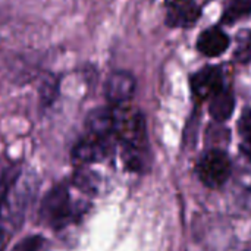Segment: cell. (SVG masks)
<instances>
[{
  "label": "cell",
  "mask_w": 251,
  "mask_h": 251,
  "mask_svg": "<svg viewBox=\"0 0 251 251\" xmlns=\"http://www.w3.org/2000/svg\"><path fill=\"white\" fill-rule=\"evenodd\" d=\"M115 135L119 138L124 149L144 151L147 147V126L144 115L137 109H129L126 104L115 106Z\"/></svg>",
  "instance_id": "cell-3"
},
{
  "label": "cell",
  "mask_w": 251,
  "mask_h": 251,
  "mask_svg": "<svg viewBox=\"0 0 251 251\" xmlns=\"http://www.w3.org/2000/svg\"><path fill=\"white\" fill-rule=\"evenodd\" d=\"M82 196H90L74 179L56 185L47 193L40 207V218L53 228H63L76 221L85 210L87 201Z\"/></svg>",
  "instance_id": "cell-1"
},
{
  "label": "cell",
  "mask_w": 251,
  "mask_h": 251,
  "mask_svg": "<svg viewBox=\"0 0 251 251\" xmlns=\"http://www.w3.org/2000/svg\"><path fill=\"white\" fill-rule=\"evenodd\" d=\"M235 110V97L228 88H222L209 99V113L213 121L225 122Z\"/></svg>",
  "instance_id": "cell-11"
},
{
  "label": "cell",
  "mask_w": 251,
  "mask_h": 251,
  "mask_svg": "<svg viewBox=\"0 0 251 251\" xmlns=\"http://www.w3.org/2000/svg\"><path fill=\"white\" fill-rule=\"evenodd\" d=\"M29 196V182L22 176L9 182L0 203V234L4 241L9 235H13L19 229V225L24 222Z\"/></svg>",
  "instance_id": "cell-2"
},
{
  "label": "cell",
  "mask_w": 251,
  "mask_h": 251,
  "mask_svg": "<svg viewBox=\"0 0 251 251\" xmlns=\"http://www.w3.org/2000/svg\"><path fill=\"white\" fill-rule=\"evenodd\" d=\"M137 81L132 74L126 71H115L109 75L104 84V96L113 106L126 104L135 94Z\"/></svg>",
  "instance_id": "cell-5"
},
{
  "label": "cell",
  "mask_w": 251,
  "mask_h": 251,
  "mask_svg": "<svg viewBox=\"0 0 251 251\" xmlns=\"http://www.w3.org/2000/svg\"><path fill=\"white\" fill-rule=\"evenodd\" d=\"M44 246V240L40 235L26 237L21 243H18L10 251H40Z\"/></svg>",
  "instance_id": "cell-13"
},
{
  "label": "cell",
  "mask_w": 251,
  "mask_h": 251,
  "mask_svg": "<svg viewBox=\"0 0 251 251\" xmlns=\"http://www.w3.org/2000/svg\"><path fill=\"white\" fill-rule=\"evenodd\" d=\"M166 24L172 28H191L199 21L201 10L196 0H165Z\"/></svg>",
  "instance_id": "cell-6"
},
{
  "label": "cell",
  "mask_w": 251,
  "mask_h": 251,
  "mask_svg": "<svg viewBox=\"0 0 251 251\" xmlns=\"http://www.w3.org/2000/svg\"><path fill=\"white\" fill-rule=\"evenodd\" d=\"M251 15V0H231L222 16L224 24H235Z\"/></svg>",
  "instance_id": "cell-12"
},
{
  "label": "cell",
  "mask_w": 251,
  "mask_h": 251,
  "mask_svg": "<svg viewBox=\"0 0 251 251\" xmlns=\"http://www.w3.org/2000/svg\"><path fill=\"white\" fill-rule=\"evenodd\" d=\"M115 110L109 107H99L91 110L85 119L87 135L94 138H110L115 135Z\"/></svg>",
  "instance_id": "cell-10"
},
{
  "label": "cell",
  "mask_w": 251,
  "mask_h": 251,
  "mask_svg": "<svg viewBox=\"0 0 251 251\" xmlns=\"http://www.w3.org/2000/svg\"><path fill=\"white\" fill-rule=\"evenodd\" d=\"M7 185H9V182L6 181V175H4V172H3V169L0 166V203H1V199L4 196L6 190H7Z\"/></svg>",
  "instance_id": "cell-16"
},
{
  "label": "cell",
  "mask_w": 251,
  "mask_h": 251,
  "mask_svg": "<svg viewBox=\"0 0 251 251\" xmlns=\"http://www.w3.org/2000/svg\"><path fill=\"white\" fill-rule=\"evenodd\" d=\"M193 94L200 100H209L218 91L225 88L224 74L219 66H206L194 72L190 79Z\"/></svg>",
  "instance_id": "cell-8"
},
{
  "label": "cell",
  "mask_w": 251,
  "mask_h": 251,
  "mask_svg": "<svg viewBox=\"0 0 251 251\" xmlns=\"http://www.w3.org/2000/svg\"><path fill=\"white\" fill-rule=\"evenodd\" d=\"M196 174L206 187L219 188L231 176V159L224 150L210 149L199 159Z\"/></svg>",
  "instance_id": "cell-4"
},
{
  "label": "cell",
  "mask_w": 251,
  "mask_h": 251,
  "mask_svg": "<svg viewBox=\"0 0 251 251\" xmlns=\"http://www.w3.org/2000/svg\"><path fill=\"white\" fill-rule=\"evenodd\" d=\"M112 153L110 138H94L87 135L78 141L72 150V159L78 165H91L103 162Z\"/></svg>",
  "instance_id": "cell-7"
},
{
  "label": "cell",
  "mask_w": 251,
  "mask_h": 251,
  "mask_svg": "<svg viewBox=\"0 0 251 251\" xmlns=\"http://www.w3.org/2000/svg\"><path fill=\"white\" fill-rule=\"evenodd\" d=\"M240 150L244 154V157L251 163V138L250 140H243V143L240 146Z\"/></svg>",
  "instance_id": "cell-15"
},
{
  "label": "cell",
  "mask_w": 251,
  "mask_h": 251,
  "mask_svg": "<svg viewBox=\"0 0 251 251\" xmlns=\"http://www.w3.org/2000/svg\"><path fill=\"white\" fill-rule=\"evenodd\" d=\"M238 131L244 140H250L251 138V109H247L243 113L241 121L238 124Z\"/></svg>",
  "instance_id": "cell-14"
},
{
  "label": "cell",
  "mask_w": 251,
  "mask_h": 251,
  "mask_svg": "<svg viewBox=\"0 0 251 251\" xmlns=\"http://www.w3.org/2000/svg\"><path fill=\"white\" fill-rule=\"evenodd\" d=\"M231 46L229 35L219 26H210L200 32L197 38V50L206 57H218Z\"/></svg>",
  "instance_id": "cell-9"
}]
</instances>
